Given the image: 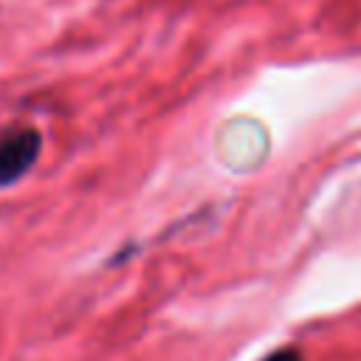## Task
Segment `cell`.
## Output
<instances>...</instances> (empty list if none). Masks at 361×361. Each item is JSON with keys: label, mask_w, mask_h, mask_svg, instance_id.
Returning <instances> with one entry per match:
<instances>
[{"label": "cell", "mask_w": 361, "mask_h": 361, "mask_svg": "<svg viewBox=\"0 0 361 361\" xmlns=\"http://www.w3.org/2000/svg\"><path fill=\"white\" fill-rule=\"evenodd\" d=\"M42 152V135L37 127H14L0 135V189L23 180Z\"/></svg>", "instance_id": "6da1fadb"}, {"label": "cell", "mask_w": 361, "mask_h": 361, "mask_svg": "<svg viewBox=\"0 0 361 361\" xmlns=\"http://www.w3.org/2000/svg\"><path fill=\"white\" fill-rule=\"evenodd\" d=\"M262 361H302V353H299L296 347H279L276 353L265 355Z\"/></svg>", "instance_id": "7a4b0ae2"}]
</instances>
